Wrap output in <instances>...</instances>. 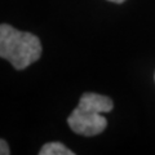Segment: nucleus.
<instances>
[{"mask_svg": "<svg viewBox=\"0 0 155 155\" xmlns=\"http://www.w3.org/2000/svg\"><path fill=\"white\" fill-rule=\"evenodd\" d=\"M113 101L107 96L93 92L84 93L79 105L69 115L67 123L75 133L81 136H96L107 127V120L102 115L113 110Z\"/></svg>", "mask_w": 155, "mask_h": 155, "instance_id": "obj_1", "label": "nucleus"}, {"mask_svg": "<svg viewBox=\"0 0 155 155\" xmlns=\"http://www.w3.org/2000/svg\"><path fill=\"white\" fill-rule=\"evenodd\" d=\"M40 54L41 43L38 36L5 23L0 26V57L11 62L14 69H26L36 62Z\"/></svg>", "mask_w": 155, "mask_h": 155, "instance_id": "obj_2", "label": "nucleus"}, {"mask_svg": "<svg viewBox=\"0 0 155 155\" xmlns=\"http://www.w3.org/2000/svg\"><path fill=\"white\" fill-rule=\"evenodd\" d=\"M40 155H74L69 147L61 142H48L39 151Z\"/></svg>", "mask_w": 155, "mask_h": 155, "instance_id": "obj_3", "label": "nucleus"}, {"mask_svg": "<svg viewBox=\"0 0 155 155\" xmlns=\"http://www.w3.org/2000/svg\"><path fill=\"white\" fill-rule=\"evenodd\" d=\"M0 154L2 155H8L9 153V147H8V143L5 142V140H0Z\"/></svg>", "mask_w": 155, "mask_h": 155, "instance_id": "obj_4", "label": "nucleus"}, {"mask_svg": "<svg viewBox=\"0 0 155 155\" xmlns=\"http://www.w3.org/2000/svg\"><path fill=\"white\" fill-rule=\"evenodd\" d=\"M109 2H113V3H118V4H120V3L125 2V0H109Z\"/></svg>", "mask_w": 155, "mask_h": 155, "instance_id": "obj_5", "label": "nucleus"}]
</instances>
